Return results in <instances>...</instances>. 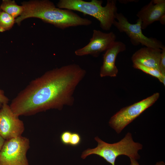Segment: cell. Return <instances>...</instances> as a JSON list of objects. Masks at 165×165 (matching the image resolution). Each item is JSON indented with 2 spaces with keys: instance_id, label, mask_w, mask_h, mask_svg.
Returning a JSON list of instances; mask_svg holds the SVG:
<instances>
[{
  "instance_id": "obj_4",
  "label": "cell",
  "mask_w": 165,
  "mask_h": 165,
  "mask_svg": "<svg viewBox=\"0 0 165 165\" xmlns=\"http://www.w3.org/2000/svg\"><path fill=\"white\" fill-rule=\"evenodd\" d=\"M94 139L97 142V146L83 151L81 156L82 159H84L89 155L95 154L103 158L112 165H115L116 160L120 155H125L136 160L140 158L138 152L142 149L143 145L134 141L130 132H128L119 141L113 144L106 143L98 137H95Z\"/></svg>"
},
{
  "instance_id": "obj_9",
  "label": "cell",
  "mask_w": 165,
  "mask_h": 165,
  "mask_svg": "<svg viewBox=\"0 0 165 165\" xmlns=\"http://www.w3.org/2000/svg\"><path fill=\"white\" fill-rule=\"evenodd\" d=\"M25 130L23 122L8 104L0 108V134L6 140L22 136Z\"/></svg>"
},
{
  "instance_id": "obj_12",
  "label": "cell",
  "mask_w": 165,
  "mask_h": 165,
  "mask_svg": "<svg viewBox=\"0 0 165 165\" xmlns=\"http://www.w3.org/2000/svg\"><path fill=\"white\" fill-rule=\"evenodd\" d=\"M162 50L147 47L141 48L132 55L131 60L133 64L158 69Z\"/></svg>"
},
{
  "instance_id": "obj_8",
  "label": "cell",
  "mask_w": 165,
  "mask_h": 165,
  "mask_svg": "<svg viewBox=\"0 0 165 165\" xmlns=\"http://www.w3.org/2000/svg\"><path fill=\"white\" fill-rule=\"evenodd\" d=\"M116 36L112 31L105 33L94 29L92 37L88 43L75 51L78 56L90 55L95 57L105 51L116 41Z\"/></svg>"
},
{
  "instance_id": "obj_3",
  "label": "cell",
  "mask_w": 165,
  "mask_h": 165,
  "mask_svg": "<svg viewBox=\"0 0 165 165\" xmlns=\"http://www.w3.org/2000/svg\"><path fill=\"white\" fill-rule=\"evenodd\" d=\"M101 0H91L87 2L83 0H60L57 4V7L72 11H76L85 15L91 16L99 22L101 28L109 30L116 19L117 13L116 1L108 0L106 5L102 6Z\"/></svg>"
},
{
  "instance_id": "obj_21",
  "label": "cell",
  "mask_w": 165,
  "mask_h": 165,
  "mask_svg": "<svg viewBox=\"0 0 165 165\" xmlns=\"http://www.w3.org/2000/svg\"><path fill=\"white\" fill-rule=\"evenodd\" d=\"M130 165H140L136 160L130 158Z\"/></svg>"
},
{
  "instance_id": "obj_5",
  "label": "cell",
  "mask_w": 165,
  "mask_h": 165,
  "mask_svg": "<svg viewBox=\"0 0 165 165\" xmlns=\"http://www.w3.org/2000/svg\"><path fill=\"white\" fill-rule=\"evenodd\" d=\"M159 93L130 105L123 107L110 118L109 124L117 133H120L129 124L152 105L160 97Z\"/></svg>"
},
{
  "instance_id": "obj_24",
  "label": "cell",
  "mask_w": 165,
  "mask_h": 165,
  "mask_svg": "<svg viewBox=\"0 0 165 165\" xmlns=\"http://www.w3.org/2000/svg\"><path fill=\"white\" fill-rule=\"evenodd\" d=\"M2 10L1 9V8H0V12Z\"/></svg>"
},
{
  "instance_id": "obj_22",
  "label": "cell",
  "mask_w": 165,
  "mask_h": 165,
  "mask_svg": "<svg viewBox=\"0 0 165 165\" xmlns=\"http://www.w3.org/2000/svg\"><path fill=\"white\" fill-rule=\"evenodd\" d=\"M119 2H120L121 3H128L130 2H135V0H119Z\"/></svg>"
},
{
  "instance_id": "obj_2",
  "label": "cell",
  "mask_w": 165,
  "mask_h": 165,
  "mask_svg": "<svg viewBox=\"0 0 165 165\" xmlns=\"http://www.w3.org/2000/svg\"><path fill=\"white\" fill-rule=\"evenodd\" d=\"M24 8L22 14L15 19L20 25L22 21L30 18H36L63 30L71 27L87 26L92 21L84 18L72 11L57 7L48 0H31L21 3Z\"/></svg>"
},
{
  "instance_id": "obj_23",
  "label": "cell",
  "mask_w": 165,
  "mask_h": 165,
  "mask_svg": "<svg viewBox=\"0 0 165 165\" xmlns=\"http://www.w3.org/2000/svg\"><path fill=\"white\" fill-rule=\"evenodd\" d=\"M155 165H165V164L163 161H160L157 163Z\"/></svg>"
},
{
  "instance_id": "obj_14",
  "label": "cell",
  "mask_w": 165,
  "mask_h": 165,
  "mask_svg": "<svg viewBox=\"0 0 165 165\" xmlns=\"http://www.w3.org/2000/svg\"><path fill=\"white\" fill-rule=\"evenodd\" d=\"M133 67L156 78L165 86V75L162 74L157 69L146 67L139 64H133Z\"/></svg>"
},
{
  "instance_id": "obj_7",
  "label": "cell",
  "mask_w": 165,
  "mask_h": 165,
  "mask_svg": "<svg viewBox=\"0 0 165 165\" xmlns=\"http://www.w3.org/2000/svg\"><path fill=\"white\" fill-rule=\"evenodd\" d=\"M29 139L22 136L6 140L0 153V165H29Z\"/></svg>"
},
{
  "instance_id": "obj_18",
  "label": "cell",
  "mask_w": 165,
  "mask_h": 165,
  "mask_svg": "<svg viewBox=\"0 0 165 165\" xmlns=\"http://www.w3.org/2000/svg\"><path fill=\"white\" fill-rule=\"evenodd\" d=\"M81 138L80 135L78 133H72L70 145L73 146H76L78 145L81 143Z\"/></svg>"
},
{
  "instance_id": "obj_13",
  "label": "cell",
  "mask_w": 165,
  "mask_h": 165,
  "mask_svg": "<svg viewBox=\"0 0 165 165\" xmlns=\"http://www.w3.org/2000/svg\"><path fill=\"white\" fill-rule=\"evenodd\" d=\"M2 11L9 14L14 18L20 16L23 13L24 8L18 5L14 0H3L0 5Z\"/></svg>"
},
{
  "instance_id": "obj_17",
  "label": "cell",
  "mask_w": 165,
  "mask_h": 165,
  "mask_svg": "<svg viewBox=\"0 0 165 165\" xmlns=\"http://www.w3.org/2000/svg\"><path fill=\"white\" fill-rule=\"evenodd\" d=\"M72 133L69 131H65L63 132L60 136V140L61 142L65 145L70 144Z\"/></svg>"
},
{
  "instance_id": "obj_10",
  "label": "cell",
  "mask_w": 165,
  "mask_h": 165,
  "mask_svg": "<svg viewBox=\"0 0 165 165\" xmlns=\"http://www.w3.org/2000/svg\"><path fill=\"white\" fill-rule=\"evenodd\" d=\"M141 22L142 29L156 21L165 24V0H152L143 6L136 15Z\"/></svg>"
},
{
  "instance_id": "obj_11",
  "label": "cell",
  "mask_w": 165,
  "mask_h": 165,
  "mask_svg": "<svg viewBox=\"0 0 165 165\" xmlns=\"http://www.w3.org/2000/svg\"><path fill=\"white\" fill-rule=\"evenodd\" d=\"M126 49V46L124 43L120 41H116L105 51L100 68L101 77L116 76L118 73V69L115 64L116 57L119 53L124 51Z\"/></svg>"
},
{
  "instance_id": "obj_20",
  "label": "cell",
  "mask_w": 165,
  "mask_h": 165,
  "mask_svg": "<svg viewBox=\"0 0 165 165\" xmlns=\"http://www.w3.org/2000/svg\"><path fill=\"white\" fill-rule=\"evenodd\" d=\"M6 140L0 134V153Z\"/></svg>"
},
{
  "instance_id": "obj_19",
  "label": "cell",
  "mask_w": 165,
  "mask_h": 165,
  "mask_svg": "<svg viewBox=\"0 0 165 165\" xmlns=\"http://www.w3.org/2000/svg\"><path fill=\"white\" fill-rule=\"evenodd\" d=\"M9 99L4 94L3 90L0 89V108L4 104H8Z\"/></svg>"
},
{
  "instance_id": "obj_16",
  "label": "cell",
  "mask_w": 165,
  "mask_h": 165,
  "mask_svg": "<svg viewBox=\"0 0 165 165\" xmlns=\"http://www.w3.org/2000/svg\"><path fill=\"white\" fill-rule=\"evenodd\" d=\"M158 70L163 75H165V47L162 49Z\"/></svg>"
},
{
  "instance_id": "obj_6",
  "label": "cell",
  "mask_w": 165,
  "mask_h": 165,
  "mask_svg": "<svg viewBox=\"0 0 165 165\" xmlns=\"http://www.w3.org/2000/svg\"><path fill=\"white\" fill-rule=\"evenodd\" d=\"M116 20L113 24L120 32H125L130 38L132 44L134 46L141 44L145 47L162 49L164 46L156 38H148L142 33L141 22L138 19L134 24L130 23L127 19L121 13H117Z\"/></svg>"
},
{
  "instance_id": "obj_15",
  "label": "cell",
  "mask_w": 165,
  "mask_h": 165,
  "mask_svg": "<svg viewBox=\"0 0 165 165\" xmlns=\"http://www.w3.org/2000/svg\"><path fill=\"white\" fill-rule=\"evenodd\" d=\"M14 17L1 11L0 12V32H3L10 29L15 23Z\"/></svg>"
},
{
  "instance_id": "obj_1",
  "label": "cell",
  "mask_w": 165,
  "mask_h": 165,
  "mask_svg": "<svg viewBox=\"0 0 165 165\" xmlns=\"http://www.w3.org/2000/svg\"><path fill=\"white\" fill-rule=\"evenodd\" d=\"M86 73L75 64L49 70L31 81L12 100L10 107L19 117L71 106L75 90Z\"/></svg>"
}]
</instances>
